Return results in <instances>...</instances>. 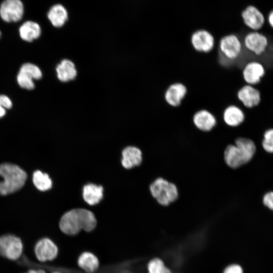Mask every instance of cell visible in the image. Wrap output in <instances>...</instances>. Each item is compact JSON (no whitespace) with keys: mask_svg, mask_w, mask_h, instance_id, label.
<instances>
[{"mask_svg":"<svg viewBox=\"0 0 273 273\" xmlns=\"http://www.w3.org/2000/svg\"><path fill=\"white\" fill-rule=\"evenodd\" d=\"M0 175L3 180L0 181V195H7L20 190L27 178L26 172L19 166L11 163L0 165Z\"/></svg>","mask_w":273,"mask_h":273,"instance_id":"3","label":"cell"},{"mask_svg":"<svg viewBox=\"0 0 273 273\" xmlns=\"http://www.w3.org/2000/svg\"><path fill=\"white\" fill-rule=\"evenodd\" d=\"M1 34H1V31H0V38H1Z\"/></svg>","mask_w":273,"mask_h":273,"instance_id":"33","label":"cell"},{"mask_svg":"<svg viewBox=\"0 0 273 273\" xmlns=\"http://www.w3.org/2000/svg\"><path fill=\"white\" fill-rule=\"evenodd\" d=\"M58 78L62 81L66 82L73 79L76 76L77 71L74 63L69 60H63L57 68Z\"/></svg>","mask_w":273,"mask_h":273,"instance_id":"23","label":"cell"},{"mask_svg":"<svg viewBox=\"0 0 273 273\" xmlns=\"http://www.w3.org/2000/svg\"><path fill=\"white\" fill-rule=\"evenodd\" d=\"M32 180L35 187L41 191L49 190L52 187V181L49 175L41 171L34 172Z\"/></svg>","mask_w":273,"mask_h":273,"instance_id":"24","label":"cell"},{"mask_svg":"<svg viewBox=\"0 0 273 273\" xmlns=\"http://www.w3.org/2000/svg\"><path fill=\"white\" fill-rule=\"evenodd\" d=\"M187 93L186 86L182 83L175 82L170 84L164 93L166 103L172 107H177L181 103Z\"/></svg>","mask_w":273,"mask_h":273,"instance_id":"15","label":"cell"},{"mask_svg":"<svg viewBox=\"0 0 273 273\" xmlns=\"http://www.w3.org/2000/svg\"><path fill=\"white\" fill-rule=\"evenodd\" d=\"M79 267L87 273H93L99 268L100 263L98 257L93 253L84 252L78 257Z\"/></svg>","mask_w":273,"mask_h":273,"instance_id":"19","label":"cell"},{"mask_svg":"<svg viewBox=\"0 0 273 273\" xmlns=\"http://www.w3.org/2000/svg\"><path fill=\"white\" fill-rule=\"evenodd\" d=\"M195 126L202 131L211 130L216 124L214 115L206 109H201L196 112L193 117Z\"/></svg>","mask_w":273,"mask_h":273,"instance_id":"16","label":"cell"},{"mask_svg":"<svg viewBox=\"0 0 273 273\" xmlns=\"http://www.w3.org/2000/svg\"><path fill=\"white\" fill-rule=\"evenodd\" d=\"M24 14V6L20 0H4L0 6V16L7 22L20 21Z\"/></svg>","mask_w":273,"mask_h":273,"instance_id":"8","label":"cell"},{"mask_svg":"<svg viewBox=\"0 0 273 273\" xmlns=\"http://www.w3.org/2000/svg\"><path fill=\"white\" fill-rule=\"evenodd\" d=\"M244 46L247 50L256 55H260L268 46V39L263 34L252 31L247 33L244 38Z\"/></svg>","mask_w":273,"mask_h":273,"instance_id":"11","label":"cell"},{"mask_svg":"<svg viewBox=\"0 0 273 273\" xmlns=\"http://www.w3.org/2000/svg\"><path fill=\"white\" fill-rule=\"evenodd\" d=\"M223 273H243V270L240 265L233 264L228 266Z\"/></svg>","mask_w":273,"mask_h":273,"instance_id":"29","label":"cell"},{"mask_svg":"<svg viewBox=\"0 0 273 273\" xmlns=\"http://www.w3.org/2000/svg\"><path fill=\"white\" fill-rule=\"evenodd\" d=\"M262 145L266 152L273 153V128H269L264 132Z\"/></svg>","mask_w":273,"mask_h":273,"instance_id":"26","label":"cell"},{"mask_svg":"<svg viewBox=\"0 0 273 273\" xmlns=\"http://www.w3.org/2000/svg\"><path fill=\"white\" fill-rule=\"evenodd\" d=\"M52 273H62L60 271H54V272H53Z\"/></svg>","mask_w":273,"mask_h":273,"instance_id":"32","label":"cell"},{"mask_svg":"<svg viewBox=\"0 0 273 273\" xmlns=\"http://www.w3.org/2000/svg\"><path fill=\"white\" fill-rule=\"evenodd\" d=\"M148 273H171L163 261L157 258L150 260L148 264Z\"/></svg>","mask_w":273,"mask_h":273,"instance_id":"25","label":"cell"},{"mask_svg":"<svg viewBox=\"0 0 273 273\" xmlns=\"http://www.w3.org/2000/svg\"><path fill=\"white\" fill-rule=\"evenodd\" d=\"M152 196L161 205L166 206L176 201L178 197L176 185L167 180L159 177L150 186Z\"/></svg>","mask_w":273,"mask_h":273,"instance_id":"4","label":"cell"},{"mask_svg":"<svg viewBox=\"0 0 273 273\" xmlns=\"http://www.w3.org/2000/svg\"><path fill=\"white\" fill-rule=\"evenodd\" d=\"M268 22L270 26L273 28V10H272L268 16Z\"/></svg>","mask_w":273,"mask_h":273,"instance_id":"30","label":"cell"},{"mask_svg":"<svg viewBox=\"0 0 273 273\" xmlns=\"http://www.w3.org/2000/svg\"><path fill=\"white\" fill-rule=\"evenodd\" d=\"M48 17L52 24L56 27L62 26L68 19V13L61 4L54 5L48 13Z\"/></svg>","mask_w":273,"mask_h":273,"instance_id":"21","label":"cell"},{"mask_svg":"<svg viewBox=\"0 0 273 273\" xmlns=\"http://www.w3.org/2000/svg\"><path fill=\"white\" fill-rule=\"evenodd\" d=\"M12 107V102L11 99L6 95H0V118L4 116L7 109Z\"/></svg>","mask_w":273,"mask_h":273,"instance_id":"27","label":"cell"},{"mask_svg":"<svg viewBox=\"0 0 273 273\" xmlns=\"http://www.w3.org/2000/svg\"><path fill=\"white\" fill-rule=\"evenodd\" d=\"M34 253L37 259L40 262L52 261L58 255V248L52 240L48 238H43L35 244Z\"/></svg>","mask_w":273,"mask_h":273,"instance_id":"9","label":"cell"},{"mask_svg":"<svg viewBox=\"0 0 273 273\" xmlns=\"http://www.w3.org/2000/svg\"><path fill=\"white\" fill-rule=\"evenodd\" d=\"M42 75L41 71L38 66L26 63L20 69L17 76V82L22 88L31 90L35 86L33 80L40 79Z\"/></svg>","mask_w":273,"mask_h":273,"instance_id":"7","label":"cell"},{"mask_svg":"<svg viewBox=\"0 0 273 273\" xmlns=\"http://www.w3.org/2000/svg\"><path fill=\"white\" fill-rule=\"evenodd\" d=\"M103 188L101 186L89 184L83 189V197L84 201L89 205L98 204L102 199Z\"/></svg>","mask_w":273,"mask_h":273,"instance_id":"22","label":"cell"},{"mask_svg":"<svg viewBox=\"0 0 273 273\" xmlns=\"http://www.w3.org/2000/svg\"><path fill=\"white\" fill-rule=\"evenodd\" d=\"M264 205L273 211V192L266 193L263 198Z\"/></svg>","mask_w":273,"mask_h":273,"instance_id":"28","label":"cell"},{"mask_svg":"<svg viewBox=\"0 0 273 273\" xmlns=\"http://www.w3.org/2000/svg\"><path fill=\"white\" fill-rule=\"evenodd\" d=\"M237 96L238 100L248 108L258 106L261 101V94L259 90L249 84L243 86L238 91Z\"/></svg>","mask_w":273,"mask_h":273,"instance_id":"13","label":"cell"},{"mask_svg":"<svg viewBox=\"0 0 273 273\" xmlns=\"http://www.w3.org/2000/svg\"><path fill=\"white\" fill-rule=\"evenodd\" d=\"M242 43L235 34L223 36L219 42V50L223 58L230 61L237 59L242 51Z\"/></svg>","mask_w":273,"mask_h":273,"instance_id":"6","label":"cell"},{"mask_svg":"<svg viewBox=\"0 0 273 273\" xmlns=\"http://www.w3.org/2000/svg\"><path fill=\"white\" fill-rule=\"evenodd\" d=\"M245 24L253 30L260 29L264 23V17L262 13L255 7L249 6L242 13Z\"/></svg>","mask_w":273,"mask_h":273,"instance_id":"14","label":"cell"},{"mask_svg":"<svg viewBox=\"0 0 273 273\" xmlns=\"http://www.w3.org/2000/svg\"><path fill=\"white\" fill-rule=\"evenodd\" d=\"M142 161L141 151L134 147H127L122 151V164L127 169L139 165Z\"/></svg>","mask_w":273,"mask_h":273,"instance_id":"18","label":"cell"},{"mask_svg":"<svg viewBox=\"0 0 273 273\" xmlns=\"http://www.w3.org/2000/svg\"><path fill=\"white\" fill-rule=\"evenodd\" d=\"M25 273H46V271L43 269H30L27 272Z\"/></svg>","mask_w":273,"mask_h":273,"instance_id":"31","label":"cell"},{"mask_svg":"<svg viewBox=\"0 0 273 273\" xmlns=\"http://www.w3.org/2000/svg\"><path fill=\"white\" fill-rule=\"evenodd\" d=\"M256 152V146L250 139L239 138L235 145H229L223 153L224 160L232 168H237L249 162Z\"/></svg>","mask_w":273,"mask_h":273,"instance_id":"2","label":"cell"},{"mask_svg":"<svg viewBox=\"0 0 273 273\" xmlns=\"http://www.w3.org/2000/svg\"><path fill=\"white\" fill-rule=\"evenodd\" d=\"M23 251V244L18 237L12 234L0 237V256L16 260L21 256Z\"/></svg>","mask_w":273,"mask_h":273,"instance_id":"5","label":"cell"},{"mask_svg":"<svg viewBox=\"0 0 273 273\" xmlns=\"http://www.w3.org/2000/svg\"><path fill=\"white\" fill-rule=\"evenodd\" d=\"M94 214L84 209H75L68 211L61 217L59 226L61 231L68 235H75L80 230L93 231L96 226Z\"/></svg>","mask_w":273,"mask_h":273,"instance_id":"1","label":"cell"},{"mask_svg":"<svg viewBox=\"0 0 273 273\" xmlns=\"http://www.w3.org/2000/svg\"><path fill=\"white\" fill-rule=\"evenodd\" d=\"M224 123L231 127H236L241 124L245 119L243 110L238 106L231 105L226 107L222 114Z\"/></svg>","mask_w":273,"mask_h":273,"instance_id":"17","label":"cell"},{"mask_svg":"<svg viewBox=\"0 0 273 273\" xmlns=\"http://www.w3.org/2000/svg\"><path fill=\"white\" fill-rule=\"evenodd\" d=\"M21 38L26 41L30 42L39 37L41 28L38 24L35 22L27 21L19 28Z\"/></svg>","mask_w":273,"mask_h":273,"instance_id":"20","label":"cell"},{"mask_svg":"<svg viewBox=\"0 0 273 273\" xmlns=\"http://www.w3.org/2000/svg\"><path fill=\"white\" fill-rule=\"evenodd\" d=\"M191 42L195 50L200 53L210 52L214 46V38L208 31L200 29L191 35Z\"/></svg>","mask_w":273,"mask_h":273,"instance_id":"10","label":"cell"},{"mask_svg":"<svg viewBox=\"0 0 273 273\" xmlns=\"http://www.w3.org/2000/svg\"><path fill=\"white\" fill-rule=\"evenodd\" d=\"M265 70L263 65L257 61L247 63L242 71L243 77L247 84L254 85L260 82Z\"/></svg>","mask_w":273,"mask_h":273,"instance_id":"12","label":"cell"}]
</instances>
